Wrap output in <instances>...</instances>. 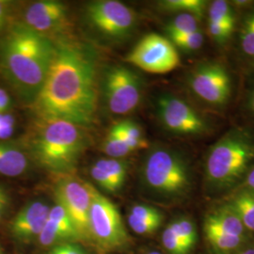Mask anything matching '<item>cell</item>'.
<instances>
[{
  "mask_svg": "<svg viewBox=\"0 0 254 254\" xmlns=\"http://www.w3.org/2000/svg\"><path fill=\"white\" fill-rule=\"evenodd\" d=\"M33 102L39 120L90 126L98 102L96 62L91 49L69 39L54 42L51 65Z\"/></svg>",
  "mask_w": 254,
  "mask_h": 254,
  "instance_id": "1",
  "label": "cell"
},
{
  "mask_svg": "<svg viewBox=\"0 0 254 254\" xmlns=\"http://www.w3.org/2000/svg\"><path fill=\"white\" fill-rule=\"evenodd\" d=\"M53 53L54 42L26 25H19L3 41L1 64L18 91L34 100L46 80Z\"/></svg>",
  "mask_w": 254,
  "mask_h": 254,
  "instance_id": "2",
  "label": "cell"
},
{
  "mask_svg": "<svg viewBox=\"0 0 254 254\" xmlns=\"http://www.w3.org/2000/svg\"><path fill=\"white\" fill-rule=\"evenodd\" d=\"M38 163L55 173H71L86 146L80 127L62 120H39L29 137Z\"/></svg>",
  "mask_w": 254,
  "mask_h": 254,
  "instance_id": "3",
  "label": "cell"
},
{
  "mask_svg": "<svg viewBox=\"0 0 254 254\" xmlns=\"http://www.w3.org/2000/svg\"><path fill=\"white\" fill-rule=\"evenodd\" d=\"M254 162V134L236 128L211 146L205 161V174L210 185L224 189L236 184Z\"/></svg>",
  "mask_w": 254,
  "mask_h": 254,
  "instance_id": "4",
  "label": "cell"
},
{
  "mask_svg": "<svg viewBox=\"0 0 254 254\" xmlns=\"http://www.w3.org/2000/svg\"><path fill=\"white\" fill-rule=\"evenodd\" d=\"M143 177L150 190L167 197L184 195L190 187L189 165L168 147H155L146 158Z\"/></svg>",
  "mask_w": 254,
  "mask_h": 254,
  "instance_id": "5",
  "label": "cell"
},
{
  "mask_svg": "<svg viewBox=\"0 0 254 254\" xmlns=\"http://www.w3.org/2000/svg\"><path fill=\"white\" fill-rule=\"evenodd\" d=\"M91 241L103 252H112L127 245L129 236L116 205L91 188L90 210Z\"/></svg>",
  "mask_w": 254,
  "mask_h": 254,
  "instance_id": "6",
  "label": "cell"
},
{
  "mask_svg": "<svg viewBox=\"0 0 254 254\" xmlns=\"http://www.w3.org/2000/svg\"><path fill=\"white\" fill-rule=\"evenodd\" d=\"M192 92L213 107H224L232 95V78L223 64L203 62L194 67L188 78Z\"/></svg>",
  "mask_w": 254,
  "mask_h": 254,
  "instance_id": "7",
  "label": "cell"
},
{
  "mask_svg": "<svg viewBox=\"0 0 254 254\" xmlns=\"http://www.w3.org/2000/svg\"><path fill=\"white\" fill-rule=\"evenodd\" d=\"M91 188L90 184L72 177L60 180L55 188L57 202L65 209L73 222L78 239L84 242L91 241Z\"/></svg>",
  "mask_w": 254,
  "mask_h": 254,
  "instance_id": "8",
  "label": "cell"
},
{
  "mask_svg": "<svg viewBox=\"0 0 254 254\" xmlns=\"http://www.w3.org/2000/svg\"><path fill=\"white\" fill-rule=\"evenodd\" d=\"M127 61L147 73L161 74L176 69L180 64V57L169 39L151 33L136 44L127 55Z\"/></svg>",
  "mask_w": 254,
  "mask_h": 254,
  "instance_id": "9",
  "label": "cell"
},
{
  "mask_svg": "<svg viewBox=\"0 0 254 254\" xmlns=\"http://www.w3.org/2000/svg\"><path fill=\"white\" fill-rule=\"evenodd\" d=\"M157 114L163 127L178 136H202L208 133L210 125L190 105L173 95H162L157 100Z\"/></svg>",
  "mask_w": 254,
  "mask_h": 254,
  "instance_id": "10",
  "label": "cell"
},
{
  "mask_svg": "<svg viewBox=\"0 0 254 254\" xmlns=\"http://www.w3.org/2000/svg\"><path fill=\"white\" fill-rule=\"evenodd\" d=\"M142 96L140 77L124 66L113 67L105 78V97L109 110L125 115L135 110Z\"/></svg>",
  "mask_w": 254,
  "mask_h": 254,
  "instance_id": "11",
  "label": "cell"
},
{
  "mask_svg": "<svg viewBox=\"0 0 254 254\" xmlns=\"http://www.w3.org/2000/svg\"><path fill=\"white\" fill-rule=\"evenodd\" d=\"M91 25L105 35L113 38L127 36L135 27V11L115 0L92 2L88 8Z\"/></svg>",
  "mask_w": 254,
  "mask_h": 254,
  "instance_id": "12",
  "label": "cell"
},
{
  "mask_svg": "<svg viewBox=\"0 0 254 254\" xmlns=\"http://www.w3.org/2000/svg\"><path fill=\"white\" fill-rule=\"evenodd\" d=\"M50 207L43 201H31L19 211L10 222V233L19 241L38 237L49 217Z\"/></svg>",
  "mask_w": 254,
  "mask_h": 254,
  "instance_id": "13",
  "label": "cell"
},
{
  "mask_svg": "<svg viewBox=\"0 0 254 254\" xmlns=\"http://www.w3.org/2000/svg\"><path fill=\"white\" fill-rule=\"evenodd\" d=\"M67 9L59 1H39L28 7L25 13L26 26L40 34L50 32L64 26Z\"/></svg>",
  "mask_w": 254,
  "mask_h": 254,
  "instance_id": "14",
  "label": "cell"
},
{
  "mask_svg": "<svg viewBox=\"0 0 254 254\" xmlns=\"http://www.w3.org/2000/svg\"><path fill=\"white\" fill-rule=\"evenodd\" d=\"M204 229L216 230L232 236H243L244 225L235 210L231 206H225L207 216Z\"/></svg>",
  "mask_w": 254,
  "mask_h": 254,
  "instance_id": "15",
  "label": "cell"
},
{
  "mask_svg": "<svg viewBox=\"0 0 254 254\" xmlns=\"http://www.w3.org/2000/svg\"><path fill=\"white\" fill-rule=\"evenodd\" d=\"M28 160L25 153L15 146L0 143V174L15 177L25 173Z\"/></svg>",
  "mask_w": 254,
  "mask_h": 254,
  "instance_id": "16",
  "label": "cell"
},
{
  "mask_svg": "<svg viewBox=\"0 0 254 254\" xmlns=\"http://www.w3.org/2000/svg\"><path fill=\"white\" fill-rule=\"evenodd\" d=\"M111 130L121 136L133 151L146 149L149 143L140 127L132 121H123L116 124Z\"/></svg>",
  "mask_w": 254,
  "mask_h": 254,
  "instance_id": "17",
  "label": "cell"
},
{
  "mask_svg": "<svg viewBox=\"0 0 254 254\" xmlns=\"http://www.w3.org/2000/svg\"><path fill=\"white\" fill-rule=\"evenodd\" d=\"M230 206L235 210L244 227L254 232V191L245 190L237 194Z\"/></svg>",
  "mask_w": 254,
  "mask_h": 254,
  "instance_id": "18",
  "label": "cell"
},
{
  "mask_svg": "<svg viewBox=\"0 0 254 254\" xmlns=\"http://www.w3.org/2000/svg\"><path fill=\"white\" fill-rule=\"evenodd\" d=\"M199 20L198 17L190 13H179L176 15L166 27L170 40L200 30Z\"/></svg>",
  "mask_w": 254,
  "mask_h": 254,
  "instance_id": "19",
  "label": "cell"
},
{
  "mask_svg": "<svg viewBox=\"0 0 254 254\" xmlns=\"http://www.w3.org/2000/svg\"><path fill=\"white\" fill-rule=\"evenodd\" d=\"M94 165L100 168L109 176L116 191L122 189L127 179V164L115 158H102L97 160Z\"/></svg>",
  "mask_w": 254,
  "mask_h": 254,
  "instance_id": "20",
  "label": "cell"
},
{
  "mask_svg": "<svg viewBox=\"0 0 254 254\" xmlns=\"http://www.w3.org/2000/svg\"><path fill=\"white\" fill-rule=\"evenodd\" d=\"M208 21L236 27V13L229 2L216 0L210 4Z\"/></svg>",
  "mask_w": 254,
  "mask_h": 254,
  "instance_id": "21",
  "label": "cell"
},
{
  "mask_svg": "<svg viewBox=\"0 0 254 254\" xmlns=\"http://www.w3.org/2000/svg\"><path fill=\"white\" fill-rule=\"evenodd\" d=\"M164 9L171 11L190 13L196 17L202 18L206 9V1L203 0H167L161 2Z\"/></svg>",
  "mask_w": 254,
  "mask_h": 254,
  "instance_id": "22",
  "label": "cell"
},
{
  "mask_svg": "<svg viewBox=\"0 0 254 254\" xmlns=\"http://www.w3.org/2000/svg\"><path fill=\"white\" fill-rule=\"evenodd\" d=\"M239 44L243 54L254 60V9H251L242 21Z\"/></svg>",
  "mask_w": 254,
  "mask_h": 254,
  "instance_id": "23",
  "label": "cell"
},
{
  "mask_svg": "<svg viewBox=\"0 0 254 254\" xmlns=\"http://www.w3.org/2000/svg\"><path fill=\"white\" fill-rule=\"evenodd\" d=\"M204 231L210 244L220 252L234 251L239 247L243 240V236L227 235L211 229H204Z\"/></svg>",
  "mask_w": 254,
  "mask_h": 254,
  "instance_id": "24",
  "label": "cell"
},
{
  "mask_svg": "<svg viewBox=\"0 0 254 254\" xmlns=\"http://www.w3.org/2000/svg\"><path fill=\"white\" fill-rule=\"evenodd\" d=\"M103 149L106 154L115 159H120L134 152L132 148L112 130L109 131V135L106 137Z\"/></svg>",
  "mask_w": 254,
  "mask_h": 254,
  "instance_id": "25",
  "label": "cell"
},
{
  "mask_svg": "<svg viewBox=\"0 0 254 254\" xmlns=\"http://www.w3.org/2000/svg\"><path fill=\"white\" fill-rule=\"evenodd\" d=\"M48 218L56 223L58 227L62 229L71 240L78 239L71 218L60 203L57 202V204L50 208Z\"/></svg>",
  "mask_w": 254,
  "mask_h": 254,
  "instance_id": "26",
  "label": "cell"
},
{
  "mask_svg": "<svg viewBox=\"0 0 254 254\" xmlns=\"http://www.w3.org/2000/svg\"><path fill=\"white\" fill-rule=\"evenodd\" d=\"M173 233L190 250L196 242V231L193 223L188 218H181L169 225Z\"/></svg>",
  "mask_w": 254,
  "mask_h": 254,
  "instance_id": "27",
  "label": "cell"
},
{
  "mask_svg": "<svg viewBox=\"0 0 254 254\" xmlns=\"http://www.w3.org/2000/svg\"><path fill=\"white\" fill-rule=\"evenodd\" d=\"M38 240L41 245L48 247V246H53L55 244L65 242L71 239L66 236V234L62 229L57 226L56 223L48 218L45 227L38 236Z\"/></svg>",
  "mask_w": 254,
  "mask_h": 254,
  "instance_id": "28",
  "label": "cell"
},
{
  "mask_svg": "<svg viewBox=\"0 0 254 254\" xmlns=\"http://www.w3.org/2000/svg\"><path fill=\"white\" fill-rule=\"evenodd\" d=\"M175 47L186 52H194L199 50L204 43V36L201 30H197L184 36L177 37L170 40Z\"/></svg>",
  "mask_w": 254,
  "mask_h": 254,
  "instance_id": "29",
  "label": "cell"
},
{
  "mask_svg": "<svg viewBox=\"0 0 254 254\" xmlns=\"http://www.w3.org/2000/svg\"><path fill=\"white\" fill-rule=\"evenodd\" d=\"M162 242L165 249L172 254H188L190 251L177 237L169 226L164 231L162 235Z\"/></svg>",
  "mask_w": 254,
  "mask_h": 254,
  "instance_id": "30",
  "label": "cell"
},
{
  "mask_svg": "<svg viewBox=\"0 0 254 254\" xmlns=\"http://www.w3.org/2000/svg\"><path fill=\"white\" fill-rule=\"evenodd\" d=\"M161 220H147L136 218L129 214L128 224L131 229L138 235H150L155 232L161 225Z\"/></svg>",
  "mask_w": 254,
  "mask_h": 254,
  "instance_id": "31",
  "label": "cell"
},
{
  "mask_svg": "<svg viewBox=\"0 0 254 254\" xmlns=\"http://www.w3.org/2000/svg\"><path fill=\"white\" fill-rule=\"evenodd\" d=\"M207 28L210 37L218 45L226 44L233 35L235 27L213 22H207Z\"/></svg>",
  "mask_w": 254,
  "mask_h": 254,
  "instance_id": "32",
  "label": "cell"
},
{
  "mask_svg": "<svg viewBox=\"0 0 254 254\" xmlns=\"http://www.w3.org/2000/svg\"><path fill=\"white\" fill-rule=\"evenodd\" d=\"M131 215H133L136 218L147 220H161L163 219L162 214L152 206L144 205V204H136L133 206L130 212Z\"/></svg>",
  "mask_w": 254,
  "mask_h": 254,
  "instance_id": "33",
  "label": "cell"
},
{
  "mask_svg": "<svg viewBox=\"0 0 254 254\" xmlns=\"http://www.w3.org/2000/svg\"><path fill=\"white\" fill-rule=\"evenodd\" d=\"M91 177L97 182V184L100 186L102 189L109 192H116V190L110 181L109 176L106 174L105 172H103L100 168H98L96 165H92L91 168Z\"/></svg>",
  "mask_w": 254,
  "mask_h": 254,
  "instance_id": "34",
  "label": "cell"
},
{
  "mask_svg": "<svg viewBox=\"0 0 254 254\" xmlns=\"http://www.w3.org/2000/svg\"><path fill=\"white\" fill-rule=\"evenodd\" d=\"M52 251L56 254H85L78 247L68 242L55 247Z\"/></svg>",
  "mask_w": 254,
  "mask_h": 254,
  "instance_id": "35",
  "label": "cell"
},
{
  "mask_svg": "<svg viewBox=\"0 0 254 254\" xmlns=\"http://www.w3.org/2000/svg\"><path fill=\"white\" fill-rule=\"evenodd\" d=\"M9 198L7 191L0 186V220L9 207Z\"/></svg>",
  "mask_w": 254,
  "mask_h": 254,
  "instance_id": "36",
  "label": "cell"
},
{
  "mask_svg": "<svg viewBox=\"0 0 254 254\" xmlns=\"http://www.w3.org/2000/svg\"><path fill=\"white\" fill-rule=\"evenodd\" d=\"M10 98L7 91L0 88V113H4L9 107Z\"/></svg>",
  "mask_w": 254,
  "mask_h": 254,
  "instance_id": "37",
  "label": "cell"
},
{
  "mask_svg": "<svg viewBox=\"0 0 254 254\" xmlns=\"http://www.w3.org/2000/svg\"><path fill=\"white\" fill-rule=\"evenodd\" d=\"M14 118L13 116L6 114V113H0V127H14Z\"/></svg>",
  "mask_w": 254,
  "mask_h": 254,
  "instance_id": "38",
  "label": "cell"
},
{
  "mask_svg": "<svg viewBox=\"0 0 254 254\" xmlns=\"http://www.w3.org/2000/svg\"><path fill=\"white\" fill-rule=\"evenodd\" d=\"M243 188L247 190L254 191V169L248 173L247 178L243 183Z\"/></svg>",
  "mask_w": 254,
  "mask_h": 254,
  "instance_id": "39",
  "label": "cell"
},
{
  "mask_svg": "<svg viewBox=\"0 0 254 254\" xmlns=\"http://www.w3.org/2000/svg\"><path fill=\"white\" fill-rule=\"evenodd\" d=\"M14 133V127H0V139L9 138Z\"/></svg>",
  "mask_w": 254,
  "mask_h": 254,
  "instance_id": "40",
  "label": "cell"
},
{
  "mask_svg": "<svg viewBox=\"0 0 254 254\" xmlns=\"http://www.w3.org/2000/svg\"><path fill=\"white\" fill-rule=\"evenodd\" d=\"M7 3L5 1L0 0V30L3 27V25L5 23L6 16H7Z\"/></svg>",
  "mask_w": 254,
  "mask_h": 254,
  "instance_id": "41",
  "label": "cell"
},
{
  "mask_svg": "<svg viewBox=\"0 0 254 254\" xmlns=\"http://www.w3.org/2000/svg\"><path fill=\"white\" fill-rule=\"evenodd\" d=\"M249 108L251 109V111L254 114V88L253 91L250 93V97H249Z\"/></svg>",
  "mask_w": 254,
  "mask_h": 254,
  "instance_id": "42",
  "label": "cell"
},
{
  "mask_svg": "<svg viewBox=\"0 0 254 254\" xmlns=\"http://www.w3.org/2000/svg\"><path fill=\"white\" fill-rule=\"evenodd\" d=\"M241 254H254V249H250V250H247L245 252H243Z\"/></svg>",
  "mask_w": 254,
  "mask_h": 254,
  "instance_id": "43",
  "label": "cell"
},
{
  "mask_svg": "<svg viewBox=\"0 0 254 254\" xmlns=\"http://www.w3.org/2000/svg\"><path fill=\"white\" fill-rule=\"evenodd\" d=\"M149 254H160L159 253H157V252H153V253H150Z\"/></svg>",
  "mask_w": 254,
  "mask_h": 254,
  "instance_id": "44",
  "label": "cell"
},
{
  "mask_svg": "<svg viewBox=\"0 0 254 254\" xmlns=\"http://www.w3.org/2000/svg\"><path fill=\"white\" fill-rule=\"evenodd\" d=\"M0 254H3V251H2V248L0 247Z\"/></svg>",
  "mask_w": 254,
  "mask_h": 254,
  "instance_id": "45",
  "label": "cell"
},
{
  "mask_svg": "<svg viewBox=\"0 0 254 254\" xmlns=\"http://www.w3.org/2000/svg\"><path fill=\"white\" fill-rule=\"evenodd\" d=\"M55 254L54 252H53V251H51V252H50V253H49V254Z\"/></svg>",
  "mask_w": 254,
  "mask_h": 254,
  "instance_id": "46",
  "label": "cell"
}]
</instances>
